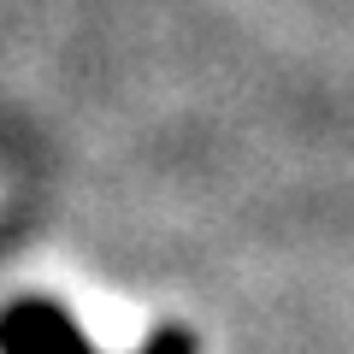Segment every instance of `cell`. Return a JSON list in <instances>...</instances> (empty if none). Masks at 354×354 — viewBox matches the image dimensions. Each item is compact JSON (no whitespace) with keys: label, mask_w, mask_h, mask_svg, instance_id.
<instances>
[{"label":"cell","mask_w":354,"mask_h":354,"mask_svg":"<svg viewBox=\"0 0 354 354\" xmlns=\"http://www.w3.org/2000/svg\"><path fill=\"white\" fill-rule=\"evenodd\" d=\"M0 342H6V354H88L83 330L48 301H18L0 319Z\"/></svg>","instance_id":"1"}]
</instances>
